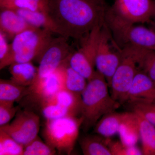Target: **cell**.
Returning a JSON list of instances; mask_svg holds the SVG:
<instances>
[{"label": "cell", "mask_w": 155, "mask_h": 155, "mask_svg": "<svg viewBox=\"0 0 155 155\" xmlns=\"http://www.w3.org/2000/svg\"><path fill=\"white\" fill-rule=\"evenodd\" d=\"M106 0H49V14L60 35L80 40L105 22Z\"/></svg>", "instance_id": "6da1fadb"}, {"label": "cell", "mask_w": 155, "mask_h": 155, "mask_svg": "<svg viewBox=\"0 0 155 155\" xmlns=\"http://www.w3.org/2000/svg\"><path fill=\"white\" fill-rule=\"evenodd\" d=\"M109 87L106 78L97 70L87 80L81 94L80 117L83 120L81 127L84 131L94 127L103 116L116 111L121 105L109 94Z\"/></svg>", "instance_id": "7a4b0ae2"}, {"label": "cell", "mask_w": 155, "mask_h": 155, "mask_svg": "<svg viewBox=\"0 0 155 155\" xmlns=\"http://www.w3.org/2000/svg\"><path fill=\"white\" fill-rule=\"evenodd\" d=\"M54 34L43 28L28 29L17 35L10 44L8 56L0 63V69L9 67L14 63L39 61L43 53L53 38Z\"/></svg>", "instance_id": "3957f363"}, {"label": "cell", "mask_w": 155, "mask_h": 155, "mask_svg": "<svg viewBox=\"0 0 155 155\" xmlns=\"http://www.w3.org/2000/svg\"><path fill=\"white\" fill-rule=\"evenodd\" d=\"M105 22L115 41L121 48L130 45L146 50L155 51V29L130 23L114 15L109 7Z\"/></svg>", "instance_id": "277c9868"}, {"label": "cell", "mask_w": 155, "mask_h": 155, "mask_svg": "<svg viewBox=\"0 0 155 155\" xmlns=\"http://www.w3.org/2000/svg\"><path fill=\"white\" fill-rule=\"evenodd\" d=\"M82 122L79 116L45 120L42 135L45 141L58 153L70 155L78 139Z\"/></svg>", "instance_id": "5b68a950"}, {"label": "cell", "mask_w": 155, "mask_h": 155, "mask_svg": "<svg viewBox=\"0 0 155 155\" xmlns=\"http://www.w3.org/2000/svg\"><path fill=\"white\" fill-rule=\"evenodd\" d=\"M122 48L121 61L113 75L110 86L112 97L120 104L127 101L128 92L140 70L138 58L140 48L126 45Z\"/></svg>", "instance_id": "8992f818"}, {"label": "cell", "mask_w": 155, "mask_h": 155, "mask_svg": "<svg viewBox=\"0 0 155 155\" xmlns=\"http://www.w3.org/2000/svg\"><path fill=\"white\" fill-rule=\"evenodd\" d=\"M122 48L115 41L110 31L104 23L101 29L97 47L95 65L110 87L111 79L122 58Z\"/></svg>", "instance_id": "52a82bcc"}, {"label": "cell", "mask_w": 155, "mask_h": 155, "mask_svg": "<svg viewBox=\"0 0 155 155\" xmlns=\"http://www.w3.org/2000/svg\"><path fill=\"white\" fill-rule=\"evenodd\" d=\"M103 25L96 26L80 40V47L73 51L69 58L70 67L87 80L93 77L96 71L94 69L96 55Z\"/></svg>", "instance_id": "ba28073f"}, {"label": "cell", "mask_w": 155, "mask_h": 155, "mask_svg": "<svg viewBox=\"0 0 155 155\" xmlns=\"http://www.w3.org/2000/svg\"><path fill=\"white\" fill-rule=\"evenodd\" d=\"M40 125V117L36 113L28 109H20L13 121L0 126V129L24 146L38 136Z\"/></svg>", "instance_id": "9c48e42d"}, {"label": "cell", "mask_w": 155, "mask_h": 155, "mask_svg": "<svg viewBox=\"0 0 155 155\" xmlns=\"http://www.w3.org/2000/svg\"><path fill=\"white\" fill-rule=\"evenodd\" d=\"M68 39L61 35L53 38L38 62L37 76L35 81L48 77L54 72L69 58L73 50L68 43Z\"/></svg>", "instance_id": "30bf717a"}, {"label": "cell", "mask_w": 155, "mask_h": 155, "mask_svg": "<svg viewBox=\"0 0 155 155\" xmlns=\"http://www.w3.org/2000/svg\"><path fill=\"white\" fill-rule=\"evenodd\" d=\"M154 0H115L109 10L114 15L130 23H149L152 19Z\"/></svg>", "instance_id": "8fae6325"}, {"label": "cell", "mask_w": 155, "mask_h": 155, "mask_svg": "<svg viewBox=\"0 0 155 155\" xmlns=\"http://www.w3.org/2000/svg\"><path fill=\"white\" fill-rule=\"evenodd\" d=\"M63 64L48 76L36 81L28 87V94L24 98L30 102L48 99L63 88Z\"/></svg>", "instance_id": "7c38bea8"}, {"label": "cell", "mask_w": 155, "mask_h": 155, "mask_svg": "<svg viewBox=\"0 0 155 155\" xmlns=\"http://www.w3.org/2000/svg\"><path fill=\"white\" fill-rule=\"evenodd\" d=\"M36 28L31 26L14 10L1 9L0 31L7 38L12 39L28 29Z\"/></svg>", "instance_id": "4fadbf2b"}, {"label": "cell", "mask_w": 155, "mask_h": 155, "mask_svg": "<svg viewBox=\"0 0 155 155\" xmlns=\"http://www.w3.org/2000/svg\"><path fill=\"white\" fill-rule=\"evenodd\" d=\"M132 99L155 101V81L140 70L136 75L128 92L127 101Z\"/></svg>", "instance_id": "5bb4252c"}, {"label": "cell", "mask_w": 155, "mask_h": 155, "mask_svg": "<svg viewBox=\"0 0 155 155\" xmlns=\"http://www.w3.org/2000/svg\"><path fill=\"white\" fill-rule=\"evenodd\" d=\"M120 141L128 146L136 145L140 140L138 116L132 111L124 113L118 132Z\"/></svg>", "instance_id": "9a60e30c"}, {"label": "cell", "mask_w": 155, "mask_h": 155, "mask_svg": "<svg viewBox=\"0 0 155 155\" xmlns=\"http://www.w3.org/2000/svg\"><path fill=\"white\" fill-rule=\"evenodd\" d=\"M11 80L21 86L30 87L34 83L38 74V67L31 62L14 63L9 66Z\"/></svg>", "instance_id": "2e32d148"}, {"label": "cell", "mask_w": 155, "mask_h": 155, "mask_svg": "<svg viewBox=\"0 0 155 155\" xmlns=\"http://www.w3.org/2000/svg\"><path fill=\"white\" fill-rule=\"evenodd\" d=\"M110 138L96 134L81 137L79 144L84 155H112L109 148Z\"/></svg>", "instance_id": "e0dca14e"}, {"label": "cell", "mask_w": 155, "mask_h": 155, "mask_svg": "<svg viewBox=\"0 0 155 155\" xmlns=\"http://www.w3.org/2000/svg\"><path fill=\"white\" fill-rule=\"evenodd\" d=\"M25 19L28 24L36 28H43L60 35L57 25L48 13L19 9L14 10Z\"/></svg>", "instance_id": "ac0fdd59"}, {"label": "cell", "mask_w": 155, "mask_h": 155, "mask_svg": "<svg viewBox=\"0 0 155 155\" xmlns=\"http://www.w3.org/2000/svg\"><path fill=\"white\" fill-rule=\"evenodd\" d=\"M124 113L111 112L103 116L94 127V132L107 138L118 134Z\"/></svg>", "instance_id": "d6986e66"}, {"label": "cell", "mask_w": 155, "mask_h": 155, "mask_svg": "<svg viewBox=\"0 0 155 155\" xmlns=\"http://www.w3.org/2000/svg\"><path fill=\"white\" fill-rule=\"evenodd\" d=\"M69 58L63 64V88L81 95L87 80L70 67Z\"/></svg>", "instance_id": "ffe728a7"}, {"label": "cell", "mask_w": 155, "mask_h": 155, "mask_svg": "<svg viewBox=\"0 0 155 155\" xmlns=\"http://www.w3.org/2000/svg\"><path fill=\"white\" fill-rule=\"evenodd\" d=\"M28 94V87L19 85L11 80L0 79V103L14 104Z\"/></svg>", "instance_id": "44dd1931"}, {"label": "cell", "mask_w": 155, "mask_h": 155, "mask_svg": "<svg viewBox=\"0 0 155 155\" xmlns=\"http://www.w3.org/2000/svg\"><path fill=\"white\" fill-rule=\"evenodd\" d=\"M137 116L143 154L155 155V126L141 116Z\"/></svg>", "instance_id": "7402d4cb"}, {"label": "cell", "mask_w": 155, "mask_h": 155, "mask_svg": "<svg viewBox=\"0 0 155 155\" xmlns=\"http://www.w3.org/2000/svg\"><path fill=\"white\" fill-rule=\"evenodd\" d=\"M31 104L37 107L45 120H51L67 117L74 116L68 110L56 102L52 98L31 102Z\"/></svg>", "instance_id": "603a6c76"}, {"label": "cell", "mask_w": 155, "mask_h": 155, "mask_svg": "<svg viewBox=\"0 0 155 155\" xmlns=\"http://www.w3.org/2000/svg\"><path fill=\"white\" fill-rule=\"evenodd\" d=\"M52 98L55 102L68 110L73 116L80 117L81 95L62 88Z\"/></svg>", "instance_id": "cb8c5ba5"}, {"label": "cell", "mask_w": 155, "mask_h": 155, "mask_svg": "<svg viewBox=\"0 0 155 155\" xmlns=\"http://www.w3.org/2000/svg\"><path fill=\"white\" fill-rule=\"evenodd\" d=\"M126 103L130 111L144 118L155 126V101L132 99L128 100Z\"/></svg>", "instance_id": "d4e9b609"}, {"label": "cell", "mask_w": 155, "mask_h": 155, "mask_svg": "<svg viewBox=\"0 0 155 155\" xmlns=\"http://www.w3.org/2000/svg\"><path fill=\"white\" fill-rule=\"evenodd\" d=\"M49 0H15L1 9L41 11L49 14Z\"/></svg>", "instance_id": "484cf974"}, {"label": "cell", "mask_w": 155, "mask_h": 155, "mask_svg": "<svg viewBox=\"0 0 155 155\" xmlns=\"http://www.w3.org/2000/svg\"><path fill=\"white\" fill-rule=\"evenodd\" d=\"M24 147L0 129V155H23Z\"/></svg>", "instance_id": "4316f807"}, {"label": "cell", "mask_w": 155, "mask_h": 155, "mask_svg": "<svg viewBox=\"0 0 155 155\" xmlns=\"http://www.w3.org/2000/svg\"><path fill=\"white\" fill-rule=\"evenodd\" d=\"M138 66L140 70L155 81V51L140 48Z\"/></svg>", "instance_id": "83f0119b"}, {"label": "cell", "mask_w": 155, "mask_h": 155, "mask_svg": "<svg viewBox=\"0 0 155 155\" xmlns=\"http://www.w3.org/2000/svg\"><path fill=\"white\" fill-rule=\"evenodd\" d=\"M57 151L37 136L24 147L23 155H54Z\"/></svg>", "instance_id": "f1b7e54d"}, {"label": "cell", "mask_w": 155, "mask_h": 155, "mask_svg": "<svg viewBox=\"0 0 155 155\" xmlns=\"http://www.w3.org/2000/svg\"><path fill=\"white\" fill-rule=\"evenodd\" d=\"M109 148L112 155H143L142 150L137 145L128 146L120 141L109 140Z\"/></svg>", "instance_id": "f546056e"}, {"label": "cell", "mask_w": 155, "mask_h": 155, "mask_svg": "<svg viewBox=\"0 0 155 155\" xmlns=\"http://www.w3.org/2000/svg\"><path fill=\"white\" fill-rule=\"evenodd\" d=\"M20 109L19 106H14V104L0 103V126L10 123Z\"/></svg>", "instance_id": "4dcf8cb0"}, {"label": "cell", "mask_w": 155, "mask_h": 155, "mask_svg": "<svg viewBox=\"0 0 155 155\" xmlns=\"http://www.w3.org/2000/svg\"><path fill=\"white\" fill-rule=\"evenodd\" d=\"M11 50L8 38L2 31H0V63L3 62L8 56Z\"/></svg>", "instance_id": "1f68e13d"}, {"label": "cell", "mask_w": 155, "mask_h": 155, "mask_svg": "<svg viewBox=\"0 0 155 155\" xmlns=\"http://www.w3.org/2000/svg\"><path fill=\"white\" fill-rule=\"evenodd\" d=\"M14 1L15 0H0V8H2L7 4L12 2Z\"/></svg>", "instance_id": "d6a6232c"}, {"label": "cell", "mask_w": 155, "mask_h": 155, "mask_svg": "<svg viewBox=\"0 0 155 155\" xmlns=\"http://www.w3.org/2000/svg\"><path fill=\"white\" fill-rule=\"evenodd\" d=\"M154 7L152 19L151 21L149 23L150 24V26L155 29V0H154Z\"/></svg>", "instance_id": "836d02e7"}]
</instances>
